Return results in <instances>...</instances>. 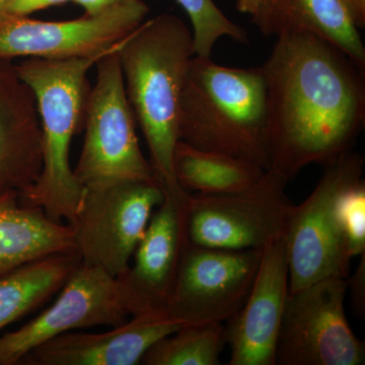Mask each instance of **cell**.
I'll list each match as a JSON object with an SVG mask.
<instances>
[{
    "instance_id": "28",
    "label": "cell",
    "mask_w": 365,
    "mask_h": 365,
    "mask_svg": "<svg viewBox=\"0 0 365 365\" xmlns=\"http://www.w3.org/2000/svg\"><path fill=\"white\" fill-rule=\"evenodd\" d=\"M264 0H237V11L250 14L251 18L257 16Z\"/></svg>"
},
{
    "instance_id": "19",
    "label": "cell",
    "mask_w": 365,
    "mask_h": 365,
    "mask_svg": "<svg viewBox=\"0 0 365 365\" xmlns=\"http://www.w3.org/2000/svg\"><path fill=\"white\" fill-rule=\"evenodd\" d=\"M173 170L178 184L188 193L222 195L249 188L266 170L251 160L200 150L179 140Z\"/></svg>"
},
{
    "instance_id": "4",
    "label": "cell",
    "mask_w": 365,
    "mask_h": 365,
    "mask_svg": "<svg viewBox=\"0 0 365 365\" xmlns=\"http://www.w3.org/2000/svg\"><path fill=\"white\" fill-rule=\"evenodd\" d=\"M179 140L269 169L266 85L260 68L194 55L182 86Z\"/></svg>"
},
{
    "instance_id": "5",
    "label": "cell",
    "mask_w": 365,
    "mask_h": 365,
    "mask_svg": "<svg viewBox=\"0 0 365 365\" xmlns=\"http://www.w3.org/2000/svg\"><path fill=\"white\" fill-rule=\"evenodd\" d=\"M364 160L350 151L325 165L311 195L292 208L284 235L289 294L329 277L347 279L352 258L339 201L346 189L364 179Z\"/></svg>"
},
{
    "instance_id": "11",
    "label": "cell",
    "mask_w": 365,
    "mask_h": 365,
    "mask_svg": "<svg viewBox=\"0 0 365 365\" xmlns=\"http://www.w3.org/2000/svg\"><path fill=\"white\" fill-rule=\"evenodd\" d=\"M144 0L62 21L0 19V59H69L108 51L145 21Z\"/></svg>"
},
{
    "instance_id": "15",
    "label": "cell",
    "mask_w": 365,
    "mask_h": 365,
    "mask_svg": "<svg viewBox=\"0 0 365 365\" xmlns=\"http://www.w3.org/2000/svg\"><path fill=\"white\" fill-rule=\"evenodd\" d=\"M184 324L165 314L132 316L102 333L67 332L26 354L23 365H135L158 340Z\"/></svg>"
},
{
    "instance_id": "10",
    "label": "cell",
    "mask_w": 365,
    "mask_h": 365,
    "mask_svg": "<svg viewBox=\"0 0 365 365\" xmlns=\"http://www.w3.org/2000/svg\"><path fill=\"white\" fill-rule=\"evenodd\" d=\"M263 250H225L189 242L165 314L184 325L225 323L246 302Z\"/></svg>"
},
{
    "instance_id": "1",
    "label": "cell",
    "mask_w": 365,
    "mask_h": 365,
    "mask_svg": "<svg viewBox=\"0 0 365 365\" xmlns=\"http://www.w3.org/2000/svg\"><path fill=\"white\" fill-rule=\"evenodd\" d=\"M261 67L269 169L288 181L351 151L365 124L364 67L307 33L278 36Z\"/></svg>"
},
{
    "instance_id": "6",
    "label": "cell",
    "mask_w": 365,
    "mask_h": 365,
    "mask_svg": "<svg viewBox=\"0 0 365 365\" xmlns=\"http://www.w3.org/2000/svg\"><path fill=\"white\" fill-rule=\"evenodd\" d=\"M119 49L95 66V85L86 101L85 138L78 165L73 168L83 188L127 180H155L150 160L139 145Z\"/></svg>"
},
{
    "instance_id": "7",
    "label": "cell",
    "mask_w": 365,
    "mask_h": 365,
    "mask_svg": "<svg viewBox=\"0 0 365 365\" xmlns=\"http://www.w3.org/2000/svg\"><path fill=\"white\" fill-rule=\"evenodd\" d=\"M163 198L157 180H127L83 188L78 211L68 222L74 251L81 262L114 278L126 272Z\"/></svg>"
},
{
    "instance_id": "26",
    "label": "cell",
    "mask_w": 365,
    "mask_h": 365,
    "mask_svg": "<svg viewBox=\"0 0 365 365\" xmlns=\"http://www.w3.org/2000/svg\"><path fill=\"white\" fill-rule=\"evenodd\" d=\"M364 255H361V262H360L356 273L352 278V299H354V306L359 313L364 312Z\"/></svg>"
},
{
    "instance_id": "23",
    "label": "cell",
    "mask_w": 365,
    "mask_h": 365,
    "mask_svg": "<svg viewBox=\"0 0 365 365\" xmlns=\"http://www.w3.org/2000/svg\"><path fill=\"white\" fill-rule=\"evenodd\" d=\"M340 220L351 258L365 254V182L359 180L345 190L339 201Z\"/></svg>"
},
{
    "instance_id": "21",
    "label": "cell",
    "mask_w": 365,
    "mask_h": 365,
    "mask_svg": "<svg viewBox=\"0 0 365 365\" xmlns=\"http://www.w3.org/2000/svg\"><path fill=\"white\" fill-rule=\"evenodd\" d=\"M225 344L222 323L182 326L151 346L140 364L217 365Z\"/></svg>"
},
{
    "instance_id": "13",
    "label": "cell",
    "mask_w": 365,
    "mask_h": 365,
    "mask_svg": "<svg viewBox=\"0 0 365 365\" xmlns=\"http://www.w3.org/2000/svg\"><path fill=\"white\" fill-rule=\"evenodd\" d=\"M188 198L180 200L165 195L136 247L133 264L116 278L120 297L130 316L165 314L182 255L190 242Z\"/></svg>"
},
{
    "instance_id": "16",
    "label": "cell",
    "mask_w": 365,
    "mask_h": 365,
    "mask_svg": "<svg viewBox=\"0 0 365 365\" xmlns=\"http://www.w3.org/2000/svg\"><path fill=\"white\" fill-rule=\"evenodd\" d=\"M42 134L32 91L0 59V196L25 191L42 170Z\"/></svg>"
},
{
    "instance_id": "3",
    "label": "cell",
    "mask_w": 365,
    "mask_h": 365,
    "mask_svg": "<svg viewBox=\"0 0 365 365\" xmlns=\"http://www.w3.org/2000/svg\"><path fill=\"white\" fill-rule=\"evenodd\" d=\"M125 39V38H124ZM69 59L24 58L14 64L19 76L32 91L42 134V170L37 181L20 194V202L37 207L56 222H71L83 187L71 163L73 137L83 129L90 93L88 73L106 55L119 49Z\"/></svg>"
},
{
    "instance_id": "27",
    "label": "cell",
    "mask_w": 365,
    "mask_h": 365,
    "mask_svg": "<svg viewBox=\"0 0 365 365\" xmlns=\"http://www.w3.org/2000/svg\"><path fill=\"white\" fill-rule=\"evenodd\" d=\"M357 28L365 26V0H343Z\"/></svg>"
},
{
    "instance_id": "18",
    "label": "cell",
    "mask_w": 365,
    "mask_h": 365,
    "mask_svg": "<svg viewBox=\"0 0 365 365\" xmlns=\"http://www.w3.org/2000/svg\"><path fill=\"white\" fill-rule=\"evenodd\" d=\"M20 194L0 196V278L26 264L74 251L71 225L42 209L20 202Z\"/></svg>"
},
{
    "instance_id": "29",
    "label": "cell",
    "mask_w": 365,
    "mask_h": 365,
    "mask_svg": "<svg viewBox=\"0 0 365 365\" xmlns=\"http://www.w3.org/2000/svg\"><path fill=\"white\" fill-rule=\"evenodd\" d=\"M11 0H0V19L4 18V9Z\"/></svg>"
},
{
    "instance_id": "20",
    "label": "cell",
    "mask_w": 365,
    "mask_h": 365,
    "mask_svg": "<svg viewBox=\"0 0 365 365\" xmlns=\"http://www.w3.org/2000/svg\"><path fill=\"white\" fill-rule=\"evenodd\" d=\"M81 261L76 252L53 255L0 278V331L59 292Z\"/></svg>"
},
{
    "instance_id": "2",
    "label": "cell",
    "mask_w": 365,
    "mask_h": 365,
    "mask_svg": "<svg viewBox=\"0 0 365 365\" xmlns=\"http://www.w3.org/2000/svg\"><path fill=\"white\" fill-rule=\"evenodd\" d=\"M125 91L136 125L150 151V163L163 194L186 199L173 158L179 141L182 86L193 58V34L173 14L144 21L118 50Z\"/></svg>"
},
{
    "instance_id": "9",
    "label": "cell",
    "mask_w": 365,
    "mask_h": 365,
    "mask_svg": "<svg viewBox=\"0 0 365 365\" xmlns=\"http://www.w3.org/2000/svg\"><path fill=\"white\" fill-rule=\"evenodd\" d=\"M347 279L329 277L288 295L275 365L364 364L365 346L346 318Z\"/></svg>"
},
{
    "instance_id": "22",
    "label": "cell",
    "mask_w": 365,
    "mask_h": 365,
    "mask_svg": "<svg viewBox=\"0 0 365 365\" xmlns=\"http://www.w3.org/2000/svg\"><path fill=\"white\" fill-rule=\"evenodd\" d=\"M188 14L196 56L210 57L220 38L249 44V36L241 26L222 13L213 0H176Z\"/></svg>"
},
{
    "instance_id": "8",
    "label": "cell",
    "mask_w": 365,
    "mask_h": 365,
    "mask_svg": "<svg viewBox=\"0 0 365 365\" xmlns=\"http://www.w3.org/2000/svg\"><path fill=\"white\" fill-rule=\"evenodd\" d=\"M287 178L266 170L249 188L222 195L190 193L187 228L190 242L225 250H263L285 235L294 204Z\"/></svg>"
},
{
    "instance_id": "25",
    "label": "cell",
    "mask_w": 365,
    "mask_h": 365,
    "mask_svg": "<svg viewBox=\"0 0 365 365\" xmlns=\"http://www.w3.org/2000/svg\"><path fill=\"white\" fill-rule=\"evenodd\" d=\"M134 1H138V0H72V2L85 9L86 14L103 13L114 7Z\"/></svg>"
},
{
    "instance_id": "17",
    "label": "cell",
    "mask_w": 365,
    "mask_h": 365,
    "mask_svg": "<svg viewBox=\"0 0 365 365\" xmlns=\"http://www.w3.org/2000/svg\"><path fill=\"white\" fill-rule=\"evenodd\" d=\"M252 21L264 36L311 34L365 67L364 41L343 0H264Z\"/></svg>"
},
{
    "instance_id": "12",
    "label": "cell",
    "mask_w": 365,
    "mask_h": 365,
    "mask_svg": "<svg viewBox=\"0 0 365 365\" xmlns=\"http://www.w3.org/2000/svg\"><path fill=\"white\" fill-rule=\"evenodd\" d=\"M129 316L116 278L81 261L51 306L18 330L0 336V365L20 364L33 349L62 334L96 326L112 328Z\"/></svg>"
},
{
    "instance_id": "14",
    "label": "cell",
    "mask_w": 365,
    "mask_h": 365,
    "mask_svg": "<svg viewBox=\"0 0 365 365\" xmlns=\"http://www.w3.org/2000/svg\"><path fill=\"white\" fill-rule=\"evenodd\" d=\"M289 295L284 237L268 244L246 302L225 326L230 365H275L276 344Z\"/></svg>"
},
{
    "instance_id": "24",
    "label": "cell",
    "mask_w": 365,
    "mask_h": 365,
    "mask_svg": "<svg viewBox=\"0 0 365 365\" xmlns=\"http://www.w3.org/2000/svg\"><path fill=\"white\" fill-rule=\"evenodd\" d=\"M72 0H11L4 9V16H29L49 7L61 6Z\"/></svg>"
}]
</instances>
